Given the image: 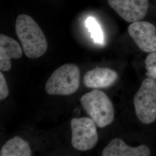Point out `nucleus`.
Listing matches in <instances>:
<instances>
[{
    "mask_svg": "<svg viewBox=\"0 0 156 156\" xmlns=\"http://www.w3.org/2000/svg\"><path fill=\"white\" fill-rule=\"evenodd\" d=\"M86 26L91 33V38L95 43L98 44H104V35L100 25L94 18L89 17L86 21Z\"/></svg>",
    "mask_w": 156,
    "mask_h": 156,
    "instance_id": "12",
    "label": "nucleus"
},
{
    "mask_svg": "<svg viewBox=\"0 0 156 156\" xmlns=\"http://www.w3.org/2000/svg\"><path fill=\"white\" fill-rule=\"evenodd\" d=\"M16 33L23 49L28 58H37L48 49V42L44 33L33 19L27 15H19L16 21Z\"/></svg>",
    "mask_w": 156,
    "mask_h": 156,
    "instance_id": "1",
    "label": "nucleus"
},
{
    "mask_svg": "<svg viewBox=\"0 0 156 156\" xmlns=\"http://www.w3.org/2000/svg\"><path fill=\"white\" fill-rule=\"evenodd\" d=\"M146 75L156 80V51L150 53L145 60Z\"/></svg>",
    "mask_w": 156,
    "mask_h": 156,
    "instance_id": "13",
    "label": "nucleus"
},
{
    "mask_svg": "<svg viewBox=\"0 0 156 156\" xmlns=\"http://www.w3.org/2000/svg\"><path fill=\"white\" fill-rule=\"evenodd\" d=\"M151 151L145 145L138 147H131L125 144L123 140L115 138L110 141L104 149L103 156H149Z\"/></svg>",
    "mask_w": 156,
    "mask_h": 156,
    "instance_id": "10",
    "label": "nucleus"
},
{
    "mask_svg": "<svg viewBox=\"0 0 156 156\" xmlns=\"http://www.w3.org/2000/svg\"><path fill=\"white\" fill-rule=\"evenodd\" d=\"M9 95V90L5 78L2 74V71L0 73V100H3L8 97Z\"/></svg>",
    "mask_w": 156,
    "mask_h": 156,
    "instance_id": "14",
    "label": "nucleus"
},
{
    "mask_svg": "<svg viewBox=\"0 0 156 156\" xmlns=\"http://www.w3.org/2000/svg\"><path fill=\"white\" fill-rule=\"evenodd\" d=\"M95 124L94 120L89 117L73 118L71 127V144L73 148L78 151H86L94 147L98 140Z\"/></svg>",
    "mask_w": 156,
    "mask_h": 156,
    "instance_id": "5",
    "label": "nucleus"
},
{
    "mask_svg": "<svg viewBox=\"0 0 156 156\" xmlns=\"http://www.w3.org/2000/svg\"><path fill=\"white\" fill-rule=\"evenodd\" d=\"M117 73L108 68H96L87 71L83 78L84 85L92 89L107 88L116 82Z\"/></svg>",
    "mask_w": 156,
    "mask_h": 156,
    "instance_id": "8",
    "label": "nucleus"
},
{
    "mask_svg": "<svg viewBox=\"0 0 156 156\" xmlns=\"http://www.w3.org/2000/svg\"><path fill=\"white\" fill-rule=\"evenodd\" d=\"M80 103L98 127L104 128L113 122L115 117L113 106L104 92L93 90L81 97Z\"/></svg>",
    "mask_w": 156,
    "mask_h": 156,
    "instance_id": "2",
    "label": "nucleus"
},
{
    "mask_svg": "<svg viewBox=\"0 0 156 156\" xmlns=\"http://www.w3.org/2000/svg\"><path fill=\"white\" fill-rule=\"evenodd\" d=\"M23 55L21 46L15 39L5 35H0V70L11 69L12 59H19Z\"/></svg>",
    "mask_w": 156,
    "mask_h": 156,
    "instance_id": "9",
    "label": "nucleus"
},
{
    "mask_svg": "<svg viewBox=\"0 0 156 156\" xmlns=\"http://www.w3.org/2000/svg\"><path fill=\"white\" fill-rule=\"evenodd\" d=\"M128 32L140 49L144 52L156 51V28L147 22H135L129 26Z\"/></svg>",
    "mask_w": 156,
    "mask_h": 156,
    "instance_id": "7",
    "label": "nucleus"
},
{
    "mask_svg": "<svg viewBox=\"0 0 156 156\" xmlns=\"http://www.w3.org/2000/svg\"><path fill=\"white\" fill-rule=\"evenodd\" d=\"M109 6L128 22H138L147 14L148 0H108Z\"/></svg>",
    "mask_w": 156,
    "mask_h": 156,
    "instance_id": "6",
    "label": "nucleus"
},
{
    "mask_svg": "<svg viewBox=\"0 0 156 156\" xmlns=\"http://www.w3.org/2000/svg\"><path fill=\"white\" fill-rule=\"evenodd\" d=\"M80 69L73 64H66L55 70L48 79L45 90L53 95H68L78 90L80 86Z\"/></svg>",
    "mask_w": 156,
    "mask_h": 156,
    "instance_id": "3",
    "label": "nucleus"
},
{
    "mask_svg": "<svg viewBox=\"0 0 156 156\" xmlns=\"http://www.w3.org/2000/svg\"><path fill=\"white\" fill-rule=\"evenodd\" d=\"M135 114L140 122L153 123L156 119V83L147 78L140 85L134 98Z\"/></svg>",
    "mask_w": 156,
    "mask_h": 156,
    "instance_id": "4",
    "label": "nucleus"
},
{
    "mask_svg": "<svg viewBox=\"0 0 156 156\" xmlns=\"http://www.w3.org/2000/svg\"><path fill=\"white\" fill-rule=\"evenodd\" d=\"M32 152L28 143L19 136L8 140L0 151L1 156H31Z\"/></svg>",
    "mask_w": 156,
    "mask_h": 156,
    "instance_id": "11",
    "label": "nucleus"
}]
</instances>
